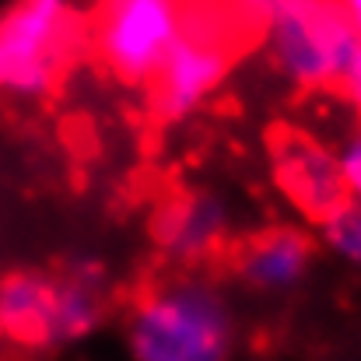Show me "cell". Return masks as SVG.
I'll use <instances>...</instances> for the list:
<instances>
[{
    "instance_id": "10",
    "label": "cell",
    "mask_w": 361,
    "mask_h": 361,
    "mask_svg": "<svg viewBox=\"0 0 361 361\" xmlns=\"http://www.w3.org/2000/svg\"><path fill=\"white\" fill-rule=\"evenodd\" d=\"M323 232H326V242L337 252H344L348 259L361 263V204L358 200H348L334 218H326Z\"/></svg>"
},
{
    "instance_id": "11",
    "label": "cell",
    "mask_w": 361,
    "mask_h": 361,
    "mask_svg": "<svg viewBox=\"0 0 361 361\" xmlns=\"http://www.w3.org/2000/svg\"><path fill=\"white\" fill-rule=\"evenodd\" d=\"M341 172H344V183H348V190H351V200L361 204V130L348 140V147H344Z\"/></svg>"
},
{
    "instance_id": "4",
    "label": "cell",
    "mask_w": 361,
    "mask_h": 361,
    "mask_svg": "<svg viewBox=\"0 0 361 361\" xmlns=\"http://www.w3.org/2000/svg\"><path fill=\"white\" fill-rule=\"evenodd\" d=\"M267 147L274 154V176H277L281 190L291 197V204L305 218L323 225L351 200L341 161L316 137L302 133L298 126L277 123L267 133Z\"/></svg>"
},
{
    "instance_id": "12",
    "label": "cell",
    "mask_w": 361,
    "mask_h": 361,
    "mask_svg": "<svg viewBox=\"0 0 361 361\" xmlns=\"http://www.w3.org/2000/svg\"><path fill=\"white\" fill-rule=\"evenodd\" d=\"M344 92H348V95L355 99V106L361 109V53H358V60H355V71H351V78H348Z\"/></svg>"
},
{
    "instance_id": "3",
    "label": "cell",
    "mask_w": 361,
    "mask_h": 361,
    "mask_svg": "<svg viewBox=\"0 0 361 361\" xmlns=\"http://www.w3.org/2000/svg\"><path fill=\"white\" fill-rule=\"evenodd\" d=\"M186 0H102L88 42L126 85H147L183 32Z\"/></svg>"
},
{
    "instance_id": "5",
    "label": "cell",
    "mask_w": 361,
    "mask_h": 361,
    "mask_svg": "<svg viewBox=\"0 0 361 361\" xmlns=\"http://www.w3.org/2000/svg\"><path fill=\"white\" fill-rule=\"evenodd\" d=\"M221 252L232 259L245 284L259 291H284L302 281L312 259V242L295 228H267L242 239L239 245H225Z\"/></svg>"
},
{
    "instance_id": "6",
    "label": "cell",
    "mask_w": 361,
    "mask_h": 361,
    "mask_svg": "<svg viewBox=\"0 0 361 361\" xmlns=\"http://www.w3.org/2000/svg\"><path fill=\"white\" fill-rule=\"evenodd\" d=\"M267 32L274 39L277 63L291 81H298L302 88L334 92L326 49L316 28V0H277Z\"/></svg>"
},
{
    "instance_id": "13",
    "label": "cell",
    "mask_w": 361,
    "mask_h": 361,
    "mask_svg": "<svg viewBox=\"0 0 361 361\" xmlns=\"http://www.w3.org/2000/svg\"><path fill=\"white\" fill-rule=\"evenodd\" d=\"M344 7H348V14H351V21L358 25V32H361V0H344Z\"/></svg>"
},
{
    "instance_id": "7",
    "label": "cell",
    "mask_w": 361,
    "mask_h": 361,
    "mask_svg": "<svg viewBox=\"0 0 361 361\" xmlns=\"http://www.w3.org/2000/svg\"><path fill=\"white\" fill-rule=\"evenodd\" d=\"M225 232H228L225 204L214 193L179 197L169 207H161V214L154 218L158 242L176 259H186V263L218 256L225 249Z\"/></svg>"
},
{
    "instance_id": "8",
    "label": "cell",
    "mask_w": 361,
    "mask_h": 361,
    "mask_svg": "<svg viewBox=\"0 0 361 361\" xmlns=\"http://www.w3.org/2000/svg\"><path fill=\"white\" fill-rule=\"evenodd\" d=\"M49 305H53L49 277L32 270L7 274L0 281V337L25 348H46Z\"/></svg>"
},
{
    "instance_id": "9",
    "label": "cell",
    "mask_w": 361,
    "mask_h": 361,
    "mask_svg": "<svg viewBox=\"0 0 361 361\" xmlns=\"http://www.w3.org/2000/svg\"><path fill=\"white\" fill-rule=\"evenodd\" d=\"M99 281H102V267H95V263H81L78 270H71L67 281H53L46 348L78 341L102 323L106 305H102Z\"/></svg>"
},
{
    "instance_id": "2",
    "label": "cell",
    "mask_w": 361,
    "mask_h": 361,
    "mask_svg": "<svg viewBox=\"0 0 361 361\" xmlns=\"http://www.w3.org/2000/svg\"><path fill=\"white\" fill-rule=\"evenodd\" d=\"M85 42L67 0H14L0 14V88L39 99Z\"/></svg>"
},
{
    "instance_id": "1",
    "label": "cell",
    "mask_w": 361,
    "mask_h": 361,
    "mask_svg": "<svg viewBox=\"0 0 361 361\" xmlns=\"http://www.w3.org/2000/svg\"><path fill=\"white\" fill-rule=\"evenodd\" d=\"M137 361H228L232 309L204 277H176L147 288L130 316Z\"/></svg>"
}]
</instances>
